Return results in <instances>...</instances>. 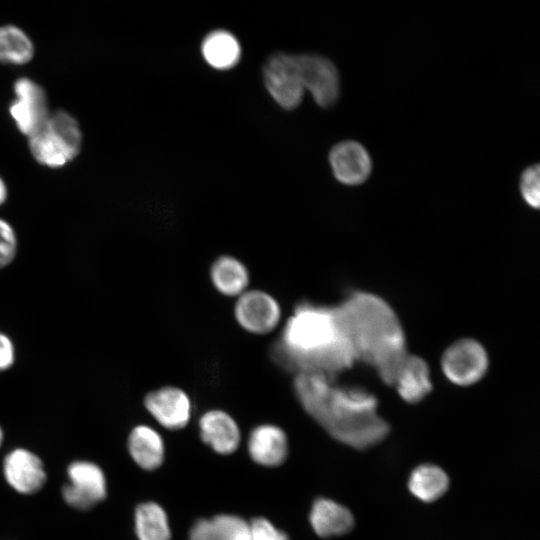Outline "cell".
I'll return each mask as SVG.
<instances>
[{"label": "cell", "mask_w": 540, "mask_h": 540, "mask_svg": "<svg viewBox=\"0 0 540 540\" xmlns=\"http://www.w3.org/2000/svg\"><path fill=\"white\" fill-rule=\"evenodd\" d=\"M15 359V349L11 339L0 332V372L9 369Z\"/></svg>", "instance_id": "83f0119b"}, {"label": "cell", "mask_w": 540, "mask_h": 540, "mask_svg": "<svg viewBox=\"0 0 540 540\" xmlns=\"http://www.w3.org/2000/svg\"><path fill=\"white\" fill-rule=\"evenodd\" d=\"M297 61L304 89L318 106L332 107L340 96V76L333 62L314 54L297 55Z\"/></svg>", "instance_id": "ba28073f"}, {"label": "cell", "mask_w": 540, "mask_h": 540, "mask_svg": "<svg viewBox=\"0 0 540 540\" xmlns=\"http://www.w3.org/2000/svg\"><path fill=\"white\" fill-rule=\"evenodd\" d=\"M234 316L244 330L261 335L277 327L282 312L278 301L269 293L247 289L237 297Z\"/></svg>", "instance_id": "30bf717a"}, {"label": "cell", "mask_w": 540, "mask_h": 540, "mask_svg": "<svg viewBox=\"0 0 540 540\" xmlns=\"http://www.w3.org/2000/svg\"><path fill=\"white\" fill-rule=\"evenodd\" d=\"M282 340L301 373L332 377L356 362L335 307L300 305L287 322Z\"/></svg>", "instance_id": "3957f363"}, {"label": "cell", "mask_w": 540, "mask_h": 540, "mask_svg": "<svg viewBox=\"0 0 540 540\" xmlns=\"http://www.w3.org/2000/svg\"><path fill=\"white\" fill-rule=\"evenodd\" d=\"M210 279L215 289L229 297H238L248 289L250 275L239 259L223 255L211 265Z\"/></svg>", "instance_id": "d6986e66"}, {"label": "cell", "mask_w": 540, "mask_h": 540, "mask_svg": "<svg viewBox=\"0 0 540 540\" xmlns=\"http://www.w3.org/2000/svg\"><path fill=\"white\" fill-rule=\"evenodd\" d=\"M15 99L9 106V112L18 130L30 137L47 120V97L44 89L35 81L21 77L13 85Z\"/></svg>", "instance_id": "9c48e42d"}, {"label": "cell", "mask_w": 540, "mask_h": 540, "mask_svg": "<svg viewBox=\"0 0 540 540\" xmlns=\"http://www.w3.org/2000/svg\"><path fill=\"white\" fill-rule=\"evenodd\" d=\"M449 483V477L441 467L424 463L411 471L407 485L414 497L430 503L437 501L447 492Z\"/></svg>", "instance_id": "44dd1931"}, {"label": "cell", "mask_w": 540, "mask_h": 540, "mask_svg": "<svg viewBox=\"0 0 540 540\" xmlns=\"http://www.w3.org/2000/svg\"><path fill=\"white\" fill-rule=\"evenodd\" d=\"M3 437H4V436H3V431H2V429H1V427H0V446L2 445Z\"/></svg>", "instance_id": "f546056e"}, {"label": "cell", "mask_w": 540, "mask_h": 540, "mask_svg": "<svg viewBox=\"0 0 540 540\" xmlns=\"http://www.w3.org/2000/svg\"><path fill=\"white\" fill-rule=\"evenodd\" d=\"M138 540H170L171 531L164 509L155 502L140 504L135 510Z\"/></svg>", "instance_id": "603a6c76"}, {"label": "cell", "mask_w": 540, "mask_h": 540, "mask_svg": "<svg viewBox=\"0 0 540 540\" xmlns=\"http://www.w3.org/2000/svg\"><path fill=\"white\" fill-rule=\"evenodd\" d=\"M251 540H289L287 534L277 529L269 520L258 517L250 523Z\"/></svg>", "instance_id": "4316f807"}, {"label": "cell", "mask_w": 540, "mask_h": 540, "mask_svg": "<svg viewBox=\"0 0 540 540\" xmlns=\"http://www.w3.org/2000/svg\"><path fill=\"white\" fill-rule=\"evenodd\" d=\"M263 80L269 95L281 108L292 110L302 102L305 89L297 55L273 54L264 66Z\"/></svg>", "instance_id": "8992f818"}, {"label": "cell", "mask_w": 540, "mask_h": 540, "mask_svg": "<svg viewBox=\"0 0 540 540\" xmlns=\"http://www.w3.org/2000/svg\"><path fill=\"white\" fill-rule=\"evenodd\" d=\"M188 540H251L250 527L239 516L218 515L210 520L197 521Z\"/></svg>", "instance_id": "ffe728a7"}, {"label": "cell", "mask_w": 540, "mask_h": 540, "mask_svg": "<svg viewBox=\"0 0 540 540\" xmlns=\"http://www.w3.org/2000/svg\"><path fill=\"white\" fill-rule=\"evenodd\" d=\"M3 473L7 483L15 491L26 495L38 492L46 481L41 459L24 448L14 449L6 455Z\"/></svg>", "instance_id": "4fadbf2b"}, {"label": "cell", "mask_w": 540, "mask_h": 540, "mask_svg": "<svg viewBox=\"0 0 540 540\" xmlns=\"http://www.w3.org/2000/svg\"><path fill=\"white\" fill-rule=\"evenodd\" d=\"M332 377L300 373L298 395L307 411L337 441L358 450L380 444L389 433L376 397L364 388L336 386Z\"/></svg>", "instance_id": "6da1fadb"}, {"label": "cell", "mask_w": 540, "mask_h": 540, "mask_svg": "<svg viewBox=\"0 0 540 540\" xmlns=\"http://www.w3.org/2000/svg\"><path fill=\"white\" fill-rule=\"evenodd\" d=\"M28 139L34 159L49 168H60L74 160L83 142L76 118L62 110L50 113L44 124Z\"/></svg>", "instance_id": "277c9868"}, {"label": "cell", "mask_w": 540, "mask_h": 540, "mask_svg": "<svg viewBox=\"0 0 540 540\" xmlns=\"http://www.w3.org/2000/svg\"><path fill=\"white\" fill-rule=\"evenodd\" d=\"M128 452L134 462L145 470L159 468L165 457V446L161 435L144 424L135 426L127 441Z\"/></svg>", "instance_id": "ac0fdd59"}, {"label": "cell", "mask_w": 540, "mask_h": 540, "mask_svg": "<svg viewBox=\"0 0 540 540\" xmlns=\"http://www.w3.org/2000/svg\"><path fill=\"white\" fill-rule=\"evenodd\" d=\"M34 55V46L28 35L12 25L0 27V62L23 65Z\"/></svg>", "instance_id": "cb8c5ba5"}, {"label": "cell", "mask_w": 540, "mask_h": 540, "mask_svg": "<svg viewBox=\"0 0 540 540\" xmlns=\"http://www.w3.org/2000/svg\"><path fill=\"white\" fill-rule=\"evenodd\" d=\"M520 195L532 209H539L540 206V167L539 164L530 165L525 168L519 179Z\"/></svg>", "instance_id": "d4e9b609"}, {"label": "cell", "mask_w": 540, "mask_h": 540, "mask_svg": "<svg viewBox=\"0 0 540 540\" xmlns=\"http://www.w3.org/2000/svg\"><path fill=\"white\" fill-rule=\"evenodd\" d=\"M309 521L314 532L322 538L345 535L355 525L354 516L347 507L324 497L314 500Z\"/></svg>", "instance_id": "e0dca14e"}, {"label": "cell", "mask_w": 540, "mask_h": 540, "mask_svg": "<svg viewBox=\"0 0 540 540\" xmlns=\"http://www.w3.org/2000/svg\"><path fill=\"white\" fill-rule=\"evenodd\" d=\"M251 459L259 465H281L288 454V439L282 428L274 424H261L252 429L247 441Z\"/></svg>", "instance_id": "9a60e30c"}, {"label": "cell", "mask_w": 540, "mask_h": 540, "mask_svg": "<svg viewBox=\"0 0 540 540\" xmlns=\"http://www.w3.org/2000/svg\"><path fill=\"white\" fill-rule=\"evenodd\" d=\"M17 237L12 226L0 218V269L9 265L17 253Z\"/></svg>", "instance_id": "484cf974"}, {"label": "cell", "mask_w": 540, "mask_h": 540, "mask_svg": "<svg viewBox=\"0 0 540 540\" xmlns=\"http://www.w3.org/2000/svg\"><path fill=\"white\" fill-rule=\"evenodd\" d=\"M198 424L202 441L214 452L228 455L239 447L241 442L239 426L226 411L208 410L201 415Z\"/></svg>", "instance_id": "5bb4252c"}, {"label": "cell", "mask_w": 540, "mask_h": 540, "mask_svg": "<svg viewBox=\"0 0 540 540\" xmlns=\"http://www.w3.org/2000/svg\"><path fill=\"white\" fill-rule=\"evenodd\" d=\"M328 160L335 179L346 186L363 184L373 169L369 152L355 140H344L335 144L330 149Z\"/></svg>", "instance_id": "7c38bea8"}, {"label": "cell", "mask_w": 540, "mask_h": 540, "mask_svg": "<svg viewBox=\"0 0 540 540\" xmlns=\"http://www.w3.org/2000/svg\"><path fill=\"white\" fill-rule=\"evenodd\" d=\"M67 476L62 497L72 508L88 510L105 499L107 482L97 464L85 460L74 461L67 468Z\"/></svg>", "instance_id": "52a82bcc"}, {"label": "cell", "mask_w": 540, "mask_h": 540, "mask_svg": "<svg viewBox=\"0 0 540 540\" xmlns=\"http://www.w3.org/2000/svg\"><path fill=\"white\" fill-rule=\"evenodd\" d=\"M205 61L213 68L227 70L233 68L241 56L237 39L226 31H214L206 36L201 47Z\"/></svg>", "instance_id": "7402d4cb"}, {"label": "cell", "mask_w": 540, "mask_h": 540, "mask_svg": "<svg viewBox=\"0 0 540 540\" xmlns=\"http://www.w3.org/2000/svg\"><path fill=\"white\" fill-rule=\"evenodd\" d=\"M147 412L164 428L179 430L190 421L192 403L181 388L164 386L150 391L144 398Z\"/></svg>", "instance_id": "8fae6325"}, {"label": "cell", "mask_w": 540, "mask_h": 540, "mask_svg": "<svg viewBox=\"0 0 540 540\" xmlns=\"http://www.w3.org/2000/svg\"><path fill=\"white\" fill-rule=\"evenodd\" d=\"M334 307L355 361L372 367L391 386L408 354L395 310L380 296L364 291L350 293Z\"/></svg>", "instance_id": "7a4b0ae2"}, {"label": "cell", "mask_w": 540, "mask_h": 540, "mask_svg": "<svg viewBox=\"0 0 540 540\" xmlns=\"http://www.w3.org/2000/svg\"><path fill=\"white\" fill-rule=\"evenodd\" d=\"M401 399L408 404H417L432 390L430 370L427 362L417 355L407 354L391 384Z\"/></svg>", "instance_id": "2e32d148"}, {"label": "cell", "mask_w": 540, "mask_h": 540, "mask_svg": "<svg viewBox=\"0 0 540 540\" xmlns=\"http://www.w3.org/2000/svg\"><path fill=\"white\" fill-rule=\"evenodd\" d=\"M7 198V187L4 180L0 177V205H2Z\"/></svg>", "instance_id": "f1b7e54d"}, {"label": "cell", "mask_w": 540, "mask_h": 540, "mask_svg": "<svg viewBox=\"0 0 540 540\" xmlns=\"http://www.w3.org/2000/svg\"><path fill=\"white\" fill-rule=\"evenodd\" d=\"M489 357L485 347L472 338L454 341L443 352L441 368L445 377L457 386H470L488 371Z\"/></svg>", "instance_id": "5b68a950"}]
</instances>
